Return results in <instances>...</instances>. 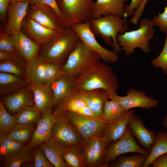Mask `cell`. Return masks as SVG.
I'll return each instance as SVG.
<instances>
[{
	"instance_id": "17",
	"label": "cell",
	"mask_w": 167,
	"mask_h": 167,
	"mask_svg": "<svg viewBox=\"0 0 167 167\" xmlns=\"http://www.w3.org/2000/svg\"><path fill=\"white\" fill-rule=\"evenodd\" d=\"M54 107L53 113L55 116L60 115L65 112H71L88 117H99L92 111L78 92L62 101Z\"/></svg>"
},
{
	"instance_id": "47",
	"label": "cell",
	"mask_w": 167,
	"mask_h": 167,
	"mask_svg": "<svg viewBox=\"0 0 167 167\" xmlns=\"http://www.w3.org/2000/svg\"><path fill=\"white\" fill-rule=\"evenodd\" d=\"M151 164L153 167H167V152L156 157Z\"/></svg>"
},
{
	"instance_id": "48",
	"label": "cell",
	"mask_w": 167,
	"mask_h": 167,
	"mask_svg": "<svg viewBox=\"0 0 167 167\" xmlns=\"http://www.w3.org/2000/svg\"><path fill=\"white\" fill-rule=\"evenodd\" d=\"M10 1L11 0H0V18L4 24L7 9Z\"/></svg>"
},
{
	"instance_id": "2",
	"label": "cell",
	"mask_w": 167,
	"mask_h": 167,
	"mask_svg": "<svg viewBox=\"0 0 167 167\" xmlns=\"http://www.w3.org/2000/svg\"><path fill=\"white\" fill-rule=\"evenodd\" d=\"M75 80L78 91L103 89L110 96L117 94L119 87L117 75L113 69L101 62L90 67Z\"/></svg>"
},
{
	"instance_id": "5",
	"label": "cell",
	"mask_w": 167,
	"mask_h": 167,
	"mask_svg": "<svg viewBox=\"0 0 167 167\" xmlns=\"http://www.w3.org/2000/svg\"><path fill=\"white\" fill-rule=\"evenodd\" d=\"M101 59L98 54L88 48L80 39L62 68L64 75L75 80Z\"/></svg>"
},
{
	"instance_id": "29",
	"label": "cell",
	"mask_w": 167,
	"mask_h": 167,
	"mask_svg": "<svg viewBox=\"0 0 167 167\" xmlns=\"http://www.w3.org/2000/svg\"><path fill=\"white\" fill-rule=\"evenodd\" d=\"M83 147L78 145H62V156L66 167H85Z\"/></svg>"
},
{
	"instance_id": "50",
	"label": "cell",
	"mask_w": 167,
	"mask_h": 167,
	"mask_svg": "<svg viewBox=\"0 0 167 167\" xmlns=\"http://www.w3.org/2000/svg\"><path fill=\"white\" fill-rule=\"evenodd\" d=\"M162 123L166 129V134L167 135V113L165 116L164 120L162 122Z\"/></svg>"
},
{
	"instance_id": "7",
	"label": "cell",
	"mask_w": 167,
	"mask_h": 167,
	"mask_svg": "<svg viewBox=\"0 0 167 167\" xmlns=\"http://www.w3.org/2000/svg\"><path fill=\"white\" fill-rule=\"evenodd\" d=\"M60 115L63 116L75 128L84 144L95 136L102 135V128L107 123L101 117H88L73 112H65Z\"/></svg>"
},
{
	"instance_id": "25",
	"label": "cell",
	"mask_w": 167,
	"mask_h": 167,
	"mask_svg": "<svg viewBox=\"0 0 167 167\" xmlns=\"http://www.w3.org/2000/svg\"><path fill=\"white\" fill-rule=\"evenodd\" d=\"M54 96V107L65 99L77 93L75 80L63 75L50 86Z\"/></svg>"
},
{
	"instance_id": "15",
	"label": "cell",
	"mask_w": 167,
	"mask_h": 167,
	"mask_svg": "<svg viewBox=\"0 0 167 167\" xmlns=\"http://www.w3.org/2000/svg\"><path fill=\"white\" fill-rule=\"evenodd\" d=\"M135 113V110L129 109L125 111L119 119L107 122L104 125L102 131V135L105 140L107 148L122 136Z\"/></svg>"
},
{
	"instance_id": "42",
	"label": "cell",
	"mask_w": 167,
	"mask_h": 167,
	"mask_svg": "<svg viewBox=\"0 0 167 167\" xmlns=\"http://www.w3.org/2000/svg\"><path fill=\"white\" fill-rule=\"evenodd\" d=\"M0 50L11 53L16 51L13 45L11 35L5 31V28L0 29Z\"/></svg>"
},
{
	"instance_id": "39",
	"label": "cell",
	"mask_w": 167,
	"mask_h": 167,
	"mask_svg": "<svg viewBox=\"0 0 167 167\" xmlns=\"http://www.w3.org/2000/svg\"><path fill=\"white\" fill-rule=\"evenodd\" d=\"M63 75L62 67L45 62L44 76L45 85L50 86Z\"/></svg>"
},
{
	"instance_id": "26",
	"label": "cell",
	"mask_w": 167,
	"mask_h": 167,
	"mask_svg": "<svg viewBox=\"0 0 167 167\" xmlns=\"http://www.w3.org/2000/svg\"><path fill=\"white\" fill-rule=\"evenodd\" d=\"M24 77L0 72V95H10L24 88L27 86Z\"/></svg>"
},
{
	"instance_id": "18",
	"label": "cell",
	"mask_w": 167,
	"mask_h": 167,
	"mask_svg": "<svg viewBox=\"0 0 167 167\" xmlns=\"http://www.w3.org/2000/svg\"><path fill=\"white\" fill-rule=\"evenodd\" d=\"M55 118L52 109L44 113L37 123L33 135L26 146L32 149L51 137L52 129Z\"/></svg>"
},
{
	"instance_id": "21",
	"label": "cell",
	"mask_w": 167,
	"mask_h": 167,
	"mask_svg": "<svg viewBox=\"0 0 167 167\" xmlns=\"http://www.w3.org/2000/svg\"><path fill=\"white\" fill-rule=\"evenodd\" d=\"M11 36L13 45L16 51L28 63L37 56L41 45L29 38L21 30Z\"/></svg>"
},
{
	"instance_id": "1",
	"label": "cell",
	"mask_w": 167,
	"mask_h": 167,
	"mask_svg": "<svg viewBox=\"0 0 167 167\" xmlns=\"http://www.w3.org/2000/svg\"><path fill=\"white\" fill-rule=\"evenodd\" d=\"M80 40L71 26L62 27L51 39L41 45L37 56L45 62L62 67Z\"/></svg>"
},
{
	"instance_id": "11",
	"label": "cell",
	"mask_w": 167,
	"mask_h": 167,
	"mask_svg": "<svg viewBox=\"0 0 167 167\" xmlns=\"http://www.w3.org/2000/svg\"><path fill=\"white\" fill-rule=\"evenodd\" d=\"M26 16L45 27L58 30L62 27L61 20L55 11L46 4L30 3Z\"/></svg>"
},
{
	"instance_id": "44",
	"label": "cell",
	"mask_w": 167,
	"mask_h": 167,
	"mask_svg": "<svg viewBox=\"0 0 167 167\" xmlns=\"http://www.w3.org/2000/svg\"><path fill=\"white\" fill-rule=\"evenodd\" d=\"M30 3L33 4H46L51 7L56 12L62 20V13L60 9L56 0H33Z\"/></svg>"
},
{
	"instance_id": "22",
	"label": "cell",
	"mask_w": 167,
	"mask_h": 167,
	"mask_svg": "<svg viewBox=\"0 0 167 167\" xmlns=\"http://www.w3.org/2000/svg\"><path fill=\"white\" fill-rule=\"evenodd\" d=\"M127 0H96L93 4L90 19L110 14L124 17Z\"/></svg>"
},
{
	"instance_id": "28",
	"label": "cell",
	"mask_w": 167,
	"mask_h": 167,
	"mask_svg": "<svg viewBox=\"0 0 167 167\" xmlns=\"http://www.w3.org/2000/svg\"><path fill=\"white\" fill-rule=\"evenodd\" d=\"M38 146L54 167H66L62 156V145L56 140L51 137Z\"/></svg>"
},
{
	"instance_id": "23",
	"label": "cell",
	"mask_w": 167,
	"mask_h": 167,
	"mask_svg": "<svg viewBox=\"0 0 167 167\" xmlns=\"http://www.w3.org/2000/svg\"><path fill=\"white\" fill-rule=\"evenodd\" d=\"M27 85L33 92L35 105L43 115L54 107L53 92L45 84L28 83Z\"/></svg>"
},
{
	"instance_id": "8",
	"label": "cell",
	"mask_w": 167,
	"mask_h": 167,
	"mask_svg": "<svg viewBox=\"0 0 167 167\" xmlns=\"http://www.w3.org/2000/svg\"><path fill=\"white\" fill-rule=\"evenodd\" d=\"M135 152L149 155L150 152L142 148L136 141L132 131L127 126L122 136L107 148L103 167H109L110 162L114 161L120 155Z\"/></svg>"
},
{
	"instance_id": "20",
	"label": "cell",
	"mask_w": 167,
	"mask_h": 167,
	"mask_svg": "<svg viewBox=\"0 0 167 167\" xmlns=\"http://www.w3.org/2000/svg\"><path fill=\"white\" fill-rule=\"evenodd\" d=\"M30 2L10 1L7 10L5 31L11 35L20 30L21 23L26 16Z\"/></svg>"
},
{
	"instance_id": "12",
	"label": "cell",
	"mask_w": 167,
	"mask_h": 167,
	"mask_svg": "<svg viewBox=\"0 0 167 167\" xmlns=\"http://www.w3.org/2000/svg\"><path fill=\"white\" fill-rule=\"evenodd\" d=\"M109 99L118 102L125 111L136 107L149 109L157 106L159 102L157 100L148 96L144 92L134 88L129 90L126 96L112 95L110 96Z\"/></svg>"
},
{
	"instance_id": "24",
	"label": "cell",
	"mask_w": 167,
	"mask_h": 167,
	"mask_svg": "<svg viewBox=\"0 0 167 167\" xmlns=\"http://www.w3.org/2000/svg\"><path fill=\"white\" fill-rule=\"evenodd\" d=\"M78 94L86 101L92 111L101 117L106 100L109 99L110 95L103 89H97L86 91H78Z\"/></svg>"
},
{
	"instance_id": "27",
	"label": "cell",
	"mask_w": 167,
	"mask_h": 167,
	"mask_svg": "<svg viewBox=\"0 0 167 167\" xmlns=\"http://www.w3.org/2000/svg\"><path fill=\"white\" fill-rule=\"evenodd\" d=\"M28 63L17 51L7 58L0 61V72L24 77Z\"/></svg>"
},
{
	"instance_id": "46",
	"label": "cell",
	"mask_w": 167,
	"mask_h": 167,
	"mask_svg": "<svg viewBox=\"0 0 167 167\" xmlns=\"http://www.w3.org/2000/svg\"><path fill=\"white\" fill-rule=\"evenodd\" d=\"M143 0H131L130 4L126 5L124 9V17L132 16L134 11L140 5Z\"/></svg>"
},
{
	"instance_id": "51",
	"label": "cell",
	"mask_w": 167,
	"mask_h": 167,
	"mask_svg": "<svg viewBox=\"0 0 167 167\" xmlns=\"http://www.w3.org/2000/svg\"><path fill=\"white\" fill-rule=\"evenodd\" d=\"M33 0H11V1L14 2H28L30 3Z\"/></svg>"
},
{
	"instance_id": "49",
	"label": "cell",
	"mask_w": 167,
	"mask_h": 167,
	"mask_svg": "<svg viewBox=\"0 0 167 167\" xmlns=\"http://www.w3.org/2000/svg\"><path fill=\"white\" fill-rule=\"evenodd\" d=\"M12 53L0 50V61L8 58Z\"/></svg>"
},
{
	"instance_id": "10",
	"label": "cell",
	"mask_w": 167,
	"mask_h": 167,
	"mask_svg": "<svg viewBox=\"0 0 167 167\" xmlns=\"http://www.w3.org/2000/svg\"><path fill=\"white\" fill-rule=\"evenodd\" d=\"M51 137L61 145L83 146L84 143L75 128L62 115L55 116Z\"/></svg>"
},
{
	"instance_id": "14",
	"label": "cell",
	"mask_w": 167,
	"mask_h": 167,
	"mask_svg": "<svg viewBox=\"0 0 167 167\" xmlns=\"http://www.w3.org/2000/svg\"><path fill=\"white\" fill-rule=\"evenodd\" d=\"M128 126L139 145L150 152L157 139L156 132L147 128L144 125L143 120L135 113L131 118Z\"/></svg>"
},
{
	"instance_id": "9",
	"label": "cell",
	"mask_w": 167,
	"mask_h": 167,
	"mask_svg": "<svg viewBox=\"0 0 167 167\" xmlns=\"http://www.w3.org/2000/svg\"><path fill=\"white\" fill-rule=\"evenodd\" d=\"M90 24L89 21L84 23L73 24L71 27L85 45L90 49L98 54L104 62L110 63L116 62L118 59V53L114 51L105 49L97 42L90 29Z\"/></svg>"
},
{
	"instance_id": "30",
	"label": "cell",
	"mask_w": 167,
	"mask_h": 167,
	"mask_svg": "<svg viewBox=\"0 0 167 167\" xmlns=\"http://www.w3.org/2000/svg\"><path fill=\"white\" fill-rule=\"evenodd\" d=\"M45 63L37 56L28 63L24 76L27 84H45L44 75Z\"/></svg>"
},
{
	"instance_id": "6",
	"label": "cell",
	"mask_w": 167,
	"mask_h": 167,
	"mask_svg": "<svg viewBox=\"0 0 167 167\" xmlns=\"http://www.w3.org/2000/svg\"><path fill=\"white\" fill-rule=\"evenodd\" d=\"M95 0H56L62 14V27L88 21Z\"/></svg>"
},
{
	"instance_id": "35",
	"label": "cell",
	"mask_w": 167,
	"mask_h": 167,
	"mask_svg": "<svg viewBox=\"0 0 167 167\" xmlns=\"http://www.w3.org/2000/svg\"><path fill=\"white\" fill-rule=\"evenodd\" d=\"M148 155L134 154L130 156H119L112 164L111 167H141L147 159Z\"/></svg>"
},
{
	"instance_id": "40",
	"label": "cell",
	"mask_w": 167,
	"mask_h": 167,
	"mask_svg": "<svg viewBox=\"0 0 167 167\" xmlns=\"http://www.w3.org/2000/svg\"><path fill=\"white\" fill-rule=\"evenodd\" d=\"M33 148L32 152L35 161L34 167H54L47 158L43 150L39 146Z\"/></svg>"
},
{
	"instance_id": "32",
	"label": "cell",
	"mask_w": 167,
	"mask_h": 167,
	"mask_svg": "<svg viewBox=\"0 0 167 167\" xmlns=\"http://www.w3.org/2000/svg\"><path fill=\"white\" fill-rule=\"evenodd\" d=\"M43 115L35 105L26 107L15 115L17 124H37Z\"/></svg>"
},
{
	"instance_id": "41",
	"label": "cell",
	"mask_w": 167,
	"mask_h": 167,
	"mask_svg": "<svg viewBox=\"0 0 167 167\" xmlns=\"http://www.w3.org/2000/svg\"><path fill=\"white\" fill-rule=\"evenodd\" d=\"M164 47L160 54L152 61V64L155 68H161L164 74H167V31Z\"/></svg>"
},
{
	"instance_id": "36",
	"label": "cell",
	"mask_w": 167,
	"mask_h": 167,
	"mask_svg": "<svg viewBox=\"0 0 167 167\" xmlns=\"http://www.w3.org/2000/svg\"><path fill=\"white\" fill-rule=\"evenodd\" d=\"M125 111L115 101L105 100L101 118L107 122H112L120 118Z\"/></svg>"
},
{
	"instance_id": "4",
	"label": "cell",
	"mask_w": 167,
	"mask_h": 167,
	"mask_svg": "<svg viewBox=\"0 0 167 167\" xmlns=\"http://www.w3.org/2000/svg\"><path fill=\"white\" fill-rule=\"evenodd\" d=\"M90 28L95 36H100L105 44L119 53L121 50L117 40L118 33L126 32L125 21L121 17L110 14L90 20Z\"/></svg>"
},
{
	"instance_id": "45",
	"label": "cell",
	"mask_w": 167,
	"mask_h": 167,
	"mask_svg": "<svg viewBox=\"0 0 167 167\" xmlns=\"http://www.w3.org/2000/svg\"><path fill=\"white\" fill-rule=\"evenodd\" d=\"M148 0H143L139 6L135 10L133 16L129 22L135 25H137L139 19L141 17L145 10V7Z\"/></svg>"
},
{
	"instance_id": "33",
	"label": "cell",
	"mask_w": 167,
	"mask_h": 167,
	"mask_svg": "<svg viewBox=\"0 0 167 167\" xmlns=\"http://www.w3.org/2000/svg\"><path fill=\"white\" fill-rule=\"evenodd\" d=\"M167 152V135L165 131H159L154 145L151 148L150 153L143 165V167H147L159 155Z\"/></svg>"
},
{
	"instance_id": "13",
	"label": "cell",
	"mask_w": 167,
	"mask_h": 167,
	"mask_svg": "<svg viewBox=\"0 0 167 167\" xmlns=\"http://www.w3.org/2000/svg\"><path fill=\"white\" fill-rule=\"evenodd\" d=\"M107 148L102 135L95 136L85 143L83 152L85 167H103Z\"/></svg>"
},
{
	"instance_id": "16",
	"label": "cell",
	"mask_w": 167,
	"mask_h": 167,
	"mask_svg": "<svg viewBox=\"0 0 167 167\" xmlns=\"http://www.w3.org/2000/svg\"><path fill=\"white\" fill-rule=\"evenodd\" d=\"M20 30L29 38L40 45L51 39L57 31L46 28L26 16L21 23Z\"/></svg>"
},
{
	"instance_id": "19",
	"label": "cell",
	"mask_w": 167,
	"mask_h": 167,
	"mask_svg": "<svg viewBox=\"0 0 167 167\" xmlns=\"http://www.w3.org/2000/svg\"><path fill=\"white\" fill-rule=\"evenodd\" d=\"M3 102L8 112L15 114L24 108L35 105L34 93L27 85L20 91L5 96Z\"/></svg>"
},
{
	"instance_id": "43",
	"label": "cell",
	"mask_w": 167,
	"mask_h": 167,
	"mask_svg": "<svg viewBox=\"0 0 167 167\" xmlns=\"http://www.w3.org/2000/svg\"><path fill=\"white\" fill-rule=\"evenodd\" d=\"M154 25L159 27L160 30L164 32L167 31V6L165 9L164 12L158 13L157 16H155L152 19Z\"/></svg>"
},
{
	"instance_id": "31",
	"label": "cell",
	"mask_w": 167,
	"mask_h": 167,
	"mask_svg": "<svg viewBox=\"0 0 167 167\" xmlns=\"http://www.w3.org/2000/svg\"><path fill=\"white\" fill-rule=\"evenodd\" d=\"M35 124L16 123L6 135L25 145L33 135L36 127Z\"/></svg>"
},
{
	"instance_id": "3",
	"label": "cell",
	"mask_w": 167,
	"mask_h": 167,
	"mask_svg": "<svg viewBox=\"0 0 167 167\" xmlns=\"http://www.w3.org/2000/svg\"><path fill=\"white\" fill-rule=\"evenodd\" d=\"M139 26L137 30L126 32L123 34L118 33L117 35L118 45L127 56L133 54L137 48L146 53L150 51L149 41L153 38L155 34L152 19H142Z\"/></svg>"
},
{
	"instance_id": "37",
	"label": "cell",
	"mask_w": 167,
	"mask_h": 167,
	"mask_svg": "<svg viewBox=\"0 0 167 167\" xmlns=\"http://www.w3.org/2000/svg\"><path fill=\"white\" fill-rule=\"evenodd\" d=\"M25 146L6 135L0 138V154L4 158L19 152Z\"/></svg>"
},
{
	"instance_id": "38",
	"label": "cell",
	"mask_w": 167,
	"mask_h": 167,
	"mask_svg": "<svg viewBox=\"0 0 167 167\" xmlns=\"http://www.w3.org/2000/svg\"><path fill=\"white\" fill-rule=\"evenodd\" d=\"M16 124L15 115L6 110L3 101H0V138L5 136Z\"/></svg>"
},
{
	"instance_id": "34",
	"label": "cell",
	"mask_w": 167,
	"mask_h": 167,
	"mask_svg": "<svg viewBox=\"0 0 167 167\" xmlns=\"http://www.w3.org/2000/svg\"><path fill=\"white\" fill-rule=\"evenodd\" d=\"M32 149L26 146L19 152L4 158L3 167H19L24 163L31 161L33 159Z\"/></svg>"
}]
</instances>
